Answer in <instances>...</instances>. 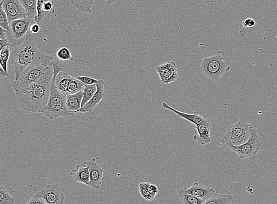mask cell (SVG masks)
I'll return each mask as SVG.
<instances>
[{"instance_id": "obj_4", "label": "cell", "mask_w": 277, "mask_h": 204, "mask_svg": "<svg viewBox=\"0 0 277 204\" xmlns=\"http://www.w3.org/2000/svg\"><path fill=\"white\" fill-rule=\"evenodd\" d=\"M67 101V95L62 94L57 89L55 84V78L53 76L51 83L49 101L42 113L50 120L68 116H75L77 113L71 112L68 109Z\"/></svg>"}, {"instance_id": "obj_18", "label": "cell", "mask_w": 277, "mask_h": 204, "mask_svg": "<svg viewBox=\"0 0 277 204\" xmlns=\"http://www.w3.org/2000/svg\"><path fill=\"white\" fill-rule=\"evenodd\" d=\"M193 127L197 130L198 134L194 136L193 139L198 144L204 146L212 142V139L210 138V131L212 129H210L204 124H199V125L194 124Z\"/></svg>"}, {"instance_id": "obj_34", "label": "cell", "mask_w": 277, "mask_h": 204, "mask_svg": "<svg viewBox=\"0 0 277 204\" xmlns=\"http://www.w3.org/2000/svg\"><path fill=\"white\" fill-rule=\"evenodd\" d=\"M41 30V27L40 26L39 24L34 22V23L31 25L30 31L31 34H36L39 33Z\"/></svg>"}, {"instance_id": "obj_2", "label": "cell", "mask_w": 277, "mask_h": 204, "mask_svg": "<svg viewBox=\"0 0 277 204\" xmlns=\"http://www.w3.org/2000/svg\"><path fill=\"white\" fill-rule=\"evenodd\" d=\"M53 77L52 66L41 80L16 92L17 102L25 112L30 113L43 112L49 101Z\"/></svg>"}, {"instance_id": "obj_31", "label": "cell", "mask_w": 277, "mask_h": 204, "mask_svg": "<svg viewBox=\"0 0 277 204\" xmlns=\"http://www.w3.org/2000/svg\"><path fill=\"white\" fill-rule=\"evenodd\" d=\"M80 81L82 82L83 83L86 85H92L98 83L99 82H101V79L99 80H96V79L87 77V76H78L76 78Z\"/></svg>"}, {"instance_id": "obj_22", "label": "cell", "mask_w": 277, "mask_h": 204, "mask_svg": "<svg viewBox=\"0 0 277 204\" xmlns=\"http://www.w3.org/2000/svg\"><path fill=\"white\" fill-rule=\"evenodd\" d=\"M233 197L231 194L218 193L205 201L203 204H232Z\"/></svg>"}, {"instance_id": "obj_37", "label": "cell", "mask_w": 277, "mask_h": 204, "mask_svg": "<svg viewBox=\"0 0 277 204\" xmlns=\"http://www.w3.org/2000/svg\"><path fill=\"white\" fill-rule=\"evenodd\" d=\"M50 1H55V0H50Z\"/></svg>"}, {"instance_id": "obj_10", "label": "cell", "mask_w": 277, "mask_h": 204, "mask_svg": "<svg viewBox=\"0 0 277 204\" xmlns=\"http://www.w3.org/2000/svg\"><path fill=\"white\" fill-rule=\"evenodd\" d=\"M156 69L162 84L173 83L179 78L178 67L174 61H167L157 66Z\"/></svg>"}, {"instance_id": "obj_29", "label": "cell", "mask_w": 277, "mask_h": 204, "mask_svg": "<svg viewBox=\"0 0 277 204\" xmlns=\"http://www.w3.org/2000/svg\"><path fill=\"white\" fill-rule=\"evenodd\" d=\"M15 200L4 186L0 187V204H14Z\"/></svg>"}, {"instance_id": "obj_8", "label": "cell", "mask_w": 277, "mask_h": 204, "mask_svg": "<svg viewBox=\"0 0 277 204\" xmlns=\"http://www.w3.org/2000/svg\"><path fill=\"white\" fill-rule=\"evenodd\" d=\"M262 141L258 135V130L253 129L251 137L244 144L239 146L228 145L231 150L236 153L241 159L255 158L262 146Z\"/></svg>"}, {"instance_id": "obj_13", "label": "cell", "mask_w": 277, "mask_h": 204, "mask_svg": "<svg viewBox=\"0 0 277 204\" xmlns=\"http://www.w3.org/2000/svg\"><path fill=\"white\" fill-rule=\"evenodd\" d=\"M96 86L97 91L95 94L84 107L79 110L78 113L92 112L100 102L106 99L107 93L104 87V81L101 79V82L96 84Z\"/></svg>"}, {"instance_id": "obj_16", "label": "cell", "mask_w": 277, "mask_h": 204, "mask_svg": "<svg viewBox=\"0 0 277 204\" xmlns=\"http://www.w3.org/2000/svg\"><path fill=\"white\" fill-rule=\"evenodd\" d=\"M53 67V76L55 78V86L60 92L66 95L69 84L72 76H70L67 73L62 72L59 67Z\"/></svg>"}, {"instance_id": "obj_11", "label": "cell", "mask_w": 277, "mask_h": 204, "mask_svg": "<svg viewBox=\"0 0 277 204\" xmlns=\"http://www.w3.org/2000/svg\"><path fill=\"white\" fill-rule=\"evenodd\" d=\"M1 4L7 14L9 23L16 20L27 18L26 12L19 0H2Z\"/></svg>"}, {"instance_id": "obj_6", "label": "cell", "mask_w": 277, "mask_h": 204, "mask_svg": "<svg viewBox=\"0 0 277 204\" xmlns=\"http://www.w3.org/2000/svg\"><path fill=\"white\" fill-rule=\"evenodd\" d=\"M51 67V65L42 64L28 68L22 73L18 80L11 83L14 90L19 91L36 83L46 74Z\"/></svg>"}, {"instance_id": "obj_5", "label": "cell", "mask_w": 277, "mask_h": 204, "mask_svg": "<svg viewBox=\"0 0 277 204\" xmlns=\"http://www.w3.org/2000/svg\"><path fill=\"white\" fill-rule=\"evenodd\" d=\"M254 127L242 120L231 125L227 129L225 135L221 138L222 143L228 145L239 146L249 140Z\"/></svg>"}, {"instance_id": "obj_26", "label": "cell", "mask_w": 277, "mask_h": 204, "mask_svg": "<svg viewBox=\"0 0 277 204\" xmlns=\"http://www.w3.org/2000/svg\"><path fill=\"white\" fill-rule=\"evenodd\" d=\"M11 46L0 48V64L5 72L8 73L7 64L10 59L11 50Z\"/></svg>"}, {"instance_id": "obj_28", "label": "cell", "mask_w": 277, "mask_h": 204, "mask_svg": "<svg viewBox=\"0 0 277 204\" xmlns=\"http://www.w3.org/2000/svg\"><path fill=\"white\" fill-rule=\"evenodd\" d=\"M150 184L148 182L142 183L139 184L138 186L139 193L142 198L147 201L153 200L156 196V195L150 191Z\"/></svg>"}, {"instance_id": "obj_32", "label": "cell", "mask_w": 277, "mask_h": 204, "mask_svg": "<svg viewBox=\"0 0 277 204\" xmlns=\"http://www.w3.org/2000/svg\"><path fill=\"white\" fill-rule=\"evenodd\" d=\"M27 204H47L44 199L41 197L36 196L31 197L28 199Z\"/></svg>"}, {"instance_id": "obj_21", "label": "cell", "mask_w": 277, "mask_h": 204, "mask_svg": "<svg viewBox=\"0 0 277 204\" xmlns=\"http://www.w3.org/2000/svg\"><path fill=\"white\" fill-rule=\"evenodd\" d=\"M19 1L26 12L27 18L34 21L38 16V0H19Z\"/></svg>"}, {"instance_id": "obj_19", "label": "cell", "mask_w": 277, "mask_h": 204, "mask_svg": "<svg viewBox=\"0 0 277 204\" xmlns=\"http://www.w3.org/2000/svg\"><path fill=\"white\" fill-rule=\"evenodd\" d=\"M74 7L82 12L90 14L92 12V6L95 0H69ZM116 0H105L108 6L113 4Z\"/></svg>"}, {"instance_id": "obj_9", "label": "cell", "mask_w": 277, "mask_h": 204, "mask_svg": "<svg viewBox=\"0 0 277 204\" xmlns=\"http://www.w3.org/2000/svg\"><path fill=\"white\" fill-rule=\"evenodd\" d=\"M35 195L44 199L47 204H64L65 200L64 194L55 184H47Z\"/></svg>"}, {"instance_id": "obj_35", "label": "cell", "mask_w": 277, "mask_h": 204, "mask_svg": "<svg viewBox=\"0 0 277 204\" xmlns=\"http://www.w3.org/2000/svg\"><path fill=\"white\" fill-rule=\"evenodd\" d=\"M7 30L3 28L0 27V40L7 39Z\"/></svg>"}, {"instance_id": "obj_27", "label": "cell", "mask_w": 277, "mask_h": 204, "mask_svg": "<svg viewBox=\"0 0 277 204\" xmlns=\"http://www.w3.org/2000/svg\"><path fill=\"white\" fill-rule=\"evenodd\" d=\"M85 84L82 82L78 80V79L72 77L71 79L69 84L68 88L66 95L75 94L80 91H82L84 88Z\"/></svg>"}, {"instance_id": "obj_7", "label": "cell", "mask_w": 277, "mask_h": 204, "mask_svg": "<svg viewBox=\"0 0 277 204\" xmlns=\"http://www.w3.org/2000/svg\"><path fill=\"white\" fill-rule=\"evenodd\" d=\"M34 22L27 18L18 19L10 23L7 31L8 41L14 46H19L23 42L30 33L31 25Z\"/></svg>"}, {"instance_id": "obj_30", "label": "cell", "mask_w": 277, "mask_h": 204, "mask_svg": "<svg viewBox=\"0 0 277 204\" xmlns=\"http://www.w3.org/2000/svg\"><path fill=\"white\" fill-rule=\"evenodd\" d=\"M9 25L7 14L5 12L2 5L0 4V27L8 31L9 30Z\"/></svg>"}, {"instance_id": "obj_20", "label": "cell", "mask_w": 277, "mask_h": 204, "mask_svg": "<svg viewBox=\"0 0 277 204\" xmlns=\"http://www.w3.org/2000/svg\"><path fill=\"white\" fill-rule=\"evenodd\" d=\"M84 96L83 90L75 94L67 95V106L68 109L71 112L78 114V111L82 108L81 104Z\"/></svg>"}, {"instance_id": "obj_14", "label": "cell", "mask_w": 277, "mask_h": 204, "mask_svg": "<svg viewBox=\"0 0 277 204\" xmlns=\"http://www.w3.org/2000/svg\"><path fill=\"white\" fill-rule=\"evenodd\" d=\"M87 163L89 166L90 187L94 189H98L102 185L104 170L96 163L95 159L87 161Z\"/></svg>"}, {"instance_id": "obj_24", "label": "cell", "mask_w": 277, "mask_h": 204, "mask_svg": "<svg viewBox=\"0 0 277 204\" xmlns=\"http://www.w3.org/2000/svg\"><path fill=\"white\" fill-rule=\"evenodd\" d=\"M53 56L57 60L64 63V62H70L73 61V58L71 55L70 50L67 47H61L56 50Z\"/></svg>"}, {"instance_id": "obj_12", "label": "cell", "mask_w": 277, "mask_h": 204, "mask_svg": "<svg viewBox=\"0 0 277 204\" xmlns=\"http://www.w3.org/2000/svg\"><path fill=\"white\" fill-rule=\"evenodd\" d=\"M162 107L164 109L171 110V112L176 113L179 117L185 119V120L190 122L191 123H193L194 124H195V125L204 124L205 125L209 127L210 129H212V123H211L209 119H208L205 116L199 115L198 112H196L192 113V114H190V113L179 111V110L173 108L172 107H171L169 104L165 103V102H163V103H162Z\"/></svg>"}, {"instance_id": "obj_1", "label": "cell", "mask_w": 277, "mask_h": 204, "mask_svg": "<svg viewBox=\"0 0 277 204\" xmlns=\"http://www.w3.org/2000/svg\"><path fill=\"white\" fill-rule=\"evenodd\" d=\"M10 61L14 66L15 81L22 73L31 66L38 64L51 65L53 56L47 55L36 46L35 39L31 33L25 41L19 46L11 45Z\"/></svg>"}, {"instance_id": "obj_17", "label": "cell", "mask_w": 277, "mask_h": 204, "mask_svg": "<svg viewBox=\"0 0 277 204\" xmlns=\"http://www.w3.org/2000/svg\"><path fill=\"white\" fill-rule=\"evenodd\" d=\"M70 175L75 182L90 186V169L87 162L77 166L75 169L71 171Z\"/></svg>"}, {"instance_id": "obj_3", "label": "cell", "mask_w": 277, "mask_h": 204, "mask_svg": "<svg viewBox=\"0 0 277 204\" xmlns=\"http://www.w3.org/2000/svg\"><path fill=\"white\" fill-rule=\"evenodd\" d=\"M231 60L223 50L203 60L201 70L203 74L213 81H218L231 69Z\"/></svg>"}, {"instance_id": "obj_25", "label": "cell", "mask_w": 277, "mask_h": 204, "mask_svg": "<svg viewBox=\"0 0 277 204\" xmlns=\"http://www.w3.org/2000/svg\"><path fill=\"white\" fill-rule=\"evenodd\" d=\"M97 91L96 84L92 85H86L84 87L83 92H84V96L81 104V107H84L86 104L92 98L94 95Z\"/></svg>"}, {"instance_id": "obj_23", "label": "cell", "mask_w": 277, "mask_h": 204, "mask_svg": "<svg viewBox=\"0 0 277 204\" xmlns=\"http://www.w3.org/2000/svg\"><path fill=\"white\" fill-rule=\"evenodd\" d=\"M177 192L183 204H203L205 202L201 198L187 194L184 188L178 189Z\"/></svg>"}, {"instance_id": "obj_33", "label": "cell", "mask_w": 277, "mask_h": 204, "mask_svg": "<svg viewBox=\"0 0 277 204\" xmlns=\"http://www.w3.org/2000/svg\"><path fill=\"white\" fill-rule=\"evenodd\" d=\"M255 21L252 18H248L242 21V25L246 28H253L255 26Z\"/></svg>"}, {"instance_id": "obj_15", "label": "cell", "mask_w": 277, "mask_h": 204, "mask_svg": "<svg viewBox=\"0 0 277 204\" xmlns=\"http://www.w3.org/2000/svg\"><path fill=\"white\" fill-rule=\"evenodd\" d=\"M184 188L187 194L201 198L205 201L218 193L215 189L201 185L198 183H193L190 188L185 187Z\"/></svg>"}, {"instance_id": "obj_36", "label": "cell", "mask_w": 277, "mask_h": 204, "mask_svg": "<svg viewBox=\"0 0 277 204\" xmlns=\"http://www.w3.org/2000/svg\"><path fill=\"white\" fill-rule=\"evenodd\" d=\"M0 71H1V72H0V77H1V78L8 77V76H9V74L5 72L2 67H1V69H0Z\"/></svg>"}]
</instances>
